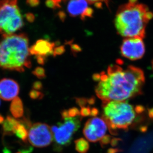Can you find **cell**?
Instances as JSON below:
<instances>
[{"label": "cell", "instance_id": "obj_1", "mask_svg": "<svg viewBox=\"0 0 153 153\" xmlns=\"http://www.w3.org/2000/svg\"><path fill=\"white\" fill-rule=\"evenodd\" d=\"M98 82L96 87L97 97L105 103L111 101H124L141 94L145 82L144 73L140 68L119 65L108 67L106 72L94 74Z\"/></svg>", "mask_w": 153, "mask_h": 153}, {"label": "cell", "instance_id": "obj_2", "mask_svg": "<svg viewBox=\"0 0 153 153\" xmlns=\"http://www.w3.org/2000/svg\"><path fill=\"white\" fill-rule=\"evenodd\" d=\"M153 17V13L147 6L138 3L137 0H129L118 10L115 25L123 37L142 39L146 25Z\"/></svg>", "mask_w": 153, "mask_h": 153}, {"label": "cell", "instance_id": "obj_3", "mask_svg": "<svg viewBox=\"0 0 153 153\" xmlns=\"http://www.w3.org/2000/svg\"><path fill=\"white\" fill-rule=\"evenodd\" d=\"M3 37L0 41V68L19 72L30 68L27 36L22 33Z\"/></svg>", "mask_w": 153, "mask_h": 153}, {"label": "cell", "instance_id": "obj_4", "mask_svg": "<svg viewBox=\"0 0 153 153\" xmlns=\"http://www.w3.org/2000/svg\"><path fill=\"white\" fill-rule=\"evenodd\" d=\"M144 111L141 106L136 108L125 101H111L103 103V118L111 133L117 130H126Z\"/></svg>", "mask_w": 153, "mask_h": 153}, {"label": "cell", "instance_id": "obj_5", "mask_svg": "<svg viewBox=\"0 0 153 153\" xmlns=\"http://www.w3.org/2000/svg\"><path fill=\"white\" fill-rule=\"evenodd\" d=\"M61 114L62 121L54 125L51 129L56 145L63 147L71 142L73 136L80 127L82 117L69 109L64 110Z\"/></svg>", "mask_w": 153, "mask_h": 153}, {"label": "cell", "instance_id": "obj_6", "mask_svg": "<svg viewBox=\"0 0 153 153\" xmlns=\"http://www.w3.org/2000/svg\"><path fill=\"white\" fill-rule=\"evenodd\" d=\"M24 25L18 0H0V34H14Z\"/></svg>", "mask_w": 153, "mask_h": 153}, {"label": "cell", "instance_id": "obj_7", "mask_svg": "<svg viewBox=\"0 0 153 153\" xmlns=\"http://www.w3.org/2000/svg\"><path fill=\"white\" fill-rule=\"evenodd\" d=\"M28 133V141L36 147H45L53 141V133L51 127L46 124H33L30 126Z\"/></svg>", "mask_w": 153, "mask_h": 153}, {"label": "cell", "instance_id": "obj_8", "mask_svg": "<svg viewBox=\"0 0 153 153\" xmlns=\"http://www.w3.org/2000/svg\"><path fill=\"white\" fill-rule=\"evenodd\" d=\"M108 124L103 118H91L85 123L83 133L87 140L96 142L105 137L108 130Z\"/></svg>", "mask_w": 153, "mask_h": 153}, {"label": "cell", "instance_id": "obj_9", "mask_svg": "<svg viewBox=\"0 0 153 153\" xmlns=\"http://www.w3.org/2000/svg\"><path fill=\"white\" fill-rule=\"evenodd\" d=\"M121 53L131 60H137L143 57L145 52L144 44L140 38H127L120 47Z\"/></svg>", "mask_w": 153, "mask_h": 153}, {"label": "cell", "instance_id": "obj_10", "mask_svg": "<svg viewBox=\"0 0 153 153\" xmlns=\"http://www.w3.org/2000/svg\"><path fill=\"white\" fill-rule=\"evenodd\" d=\"M55 44L45 39L37 40L30 48V53L36 56L37 62L43 65L45 58L50 55H53Z\"/></svg>", "mask_w": 153, "mask_h": 153}, {"label": "cell", "instance_id": "obj_11", "mask_svg": "<svg viewBox=\"0 0 153 153\" xmlns=\"http://www.w3.org/2000/svg\"><path fill=\"white\" fill-rule=\"evenodd\" d=\"M86 0H69L67 5V11L72 17L79 16L82 20L93 16V9L88 6Z\"/></svg>", "mask_w": 153, "mask_h": 153}, {"label": "cell", "instance_id": "obj_12", "mask_svg": "<svg viewBox=\"0 0 153 153\" xmlns=\"http://www.w3.org/2000/svg\"><path fill=\"white\" fill-rule=\"evenodd\" d=\"M19 92L18 82L10 78H3L0 80V98L5 101L13 100Z\"/></svg>", "mask_w": 153, "mask_h": 153}, {"label": "cell", "instance_id": "obj_13", "mask_svg": "<svg viewBox=\"0 0 153 153\" xmlns=\"http://www.w3.org/2000/svg\"><path fill=\"white\" fill-rule=\"evenodd\" d=\"M19 122L20 121L18 120L12 116L7 115L2 124V128L4 135H11L13 134L15 129L19 125Z\"/></svg>", "mask_w": 153, "mask_h": 153}, {"label": "cell", "instance_id": "obj_14", "mask_svg": "<svg viewBox=\"0 0 153 153\" xmlns=\"http://www.w3.org/2000/svg\"><path fill=\"white\" fill-rule=\"evenodd\" d=\"M10 111L15 118H19L22 117L24 113V105L19 97H16L12 100L10 107Z\"/></svg>", "mask_w": 153, "mask_h": 153}, {"label": "cell", "instance_id": "obj_15", "mask_svg": "<svg viewBox=\"0 0 153 153\" xmlns=\"http://www.w3.org/2000/svg\"><path fill=\"white\" fill-rule=\"evenodd\" d=\"M28 133L25 125L21 121L13 132V134H15L18 138L24 142L27 141V139L28 138Z\"/></svg>", "mask_w": 153, "mask_h": 153}, {"label": "cell", "instance_id": "obj_16", "mask_svg": "<svg viewBox=\"0 0 153 153\" xmlns=\"http://www.w3.org/2000/svg\"><path fill=\"white\" fill-rule=\"evenodd\" d=\"M75 149L79 153H87L90 148V145L88 141L85 139L81 138L78 139L75 142Z\"/></svg>", "mask_w": 153, "mask_h": 153}, {"label": "cell", "instance_id": "obj_17", "mask_svg": "<svg viewBox=\"0 0 153 153\" xmlns=\"http://www.w3.org/2000/svg\"><path fill=\"white\" fill-rule=\"evenodd\" d=\"M61 1V0H47L45 4L48 7L55 9L60 7Z\"/></svg>", "mask_w": 153, "mask_h": 153}, {"label": "cell", "instance_id": "obj_18", "mask_svg": "<svg viewBox=\"0 0 153 153\" xmlns=\"http://www.w3.org/2000/svg\"><path fill=\"white\" fill-rule=\"evenodd\" d=\"M33 74L39 79H43L45 76V70L41 67H38L33 71Z\"/></svg>", "mask_w": 153, "mask_h": 153}, {"label": "cell", "instance_id": "obj_19", "mask_svg": "<svg viewBox=\"0 0 153 153\" xmlns=\"http://www.w3.org/2000/svg\"><path fill=\"white\" fill-rule=\"evenodd\" d=\"M80 114L82 117H87L88 116H91V112L93 108H91L89 106H81Z\"/></svg>", "mask_w": 153, "mask_h": 153}, {"label": "cell", "instance_id": "obj_20", "mask_svg": "<svg viewBox=\"0 0 153 153\" xmlns=\"http://www.w3.org/2000/svg\"><path fill=\"white\" fill-rule=\"evenodd\" d=\"M90 4H94L99 8L102 7V3H105L106 6H108V0H86Z\"/></svg>", "mask_w": 153, "mask_h": 153}, {"label": "cell", "instance_id": "obj_21", "mask_svg": "<svg viewBox=\"0 0 153 153\" xmlns=\"http://www.w3.org/2000/svg\"><path fill=\"white\" fill-rule=\"evenodd\" d=\"M30 98L34 100L36 99H40L43 97V94L40 91H38L37 90H31L30 92Z\"/></svg>", "mask_w": 153, "mask_h": 153}, {"label": "cell", "instance_id": "obj_22", "mask_svg": "<svg viewBox=\"0 0 153 153\" xmlns=\"http://www.w3.org/2000/svg\"><path fill=\"white\" fill-rule=\"evenodd\" d=\"M65 51V48L63 46H58L56 48H55L53 51V55L54 56H55L58 55H61L62 53H63Z\"/></svg>", "mask_w": 153, "mask_h": 153}, {"label": "cell", "instance_id": "obj_23", "mask_svg": "<svg viewBox=\"0 0 153 153\" xmlns=\"http://www.w3.org/2000/svg\"><path fill=\"white\" fill-rule=\"evenodd\" d=\"M39 3V0H27V3L28 5L32 7L37 6Z\"/></svg>", "mask_w": 153, "mask_h": 153}, {"label": "cell", "instance_id": "obj_24", "mask_svg": "<svg viewBox=\"0 0 153 153\" xmlns=\"http://www.w3.org/2000/svg\"><path fill=\"white\" fill-rule=\"evenodd\" d=\"M42 88V84L40 82H36L33 84V88L34 90H40Z\"/></svg>", "mask_w": 153, "mask_h": 153}, {"label": "cell", "instance_id": "obj_25", "mask_svg": "<svg viewBox=\"0 0 153 153\" xmlns=\"http://www.w3.org/2000/svg\"><path fill=\"white\" fill-rule=\"evenodd\" d=\"M27 19L30 22H33V19H34V16L32 14H28L27 15Z\"/></svg>", "mask_w": 153, "mask_h": 153}, {"label": "cell", "instance_id": "obj_26", "mask_svg": "<svg viewBox=\"0 0 153 153\" xmlns=\"http://www.w3.org/2000/svg\"><path fill=\"white\" fill-rule=\"evenodd\" d=\"M4 119H5V118L4 117V116L1 115V114H0V124H2L3 123Z\"/></svg>", "mask_w": 153, "mask_h": 153}, {"label": "cell", "instance_id": "obj_27", "mask_svg": "<svg viewBox=\"0 0 153 153\" xmlns=\"http://www.w3.org/2000/svg\"><path fill=\"white\" fill-rule=\"evenodd\" d=\"M152 67H153V62H152Z\"/></svg>", "mask_w": 153, "mask_h": 153}, {"label": "cell", "instance_id": "obj_28", "mask_svg": "<svg viewBox=\"0 0 153 153\" xmlns=\"http://www.w3.org/2000/svg\"><path fill=\"white\" fill-rule=\"evenodd\" d=\"M21 153V152H18V153Z\"/></svg>", "mask_w": 153, "mask_h": 153}, {"label": "cell", "instance_id": "obj_29", "mask_svg": "<svg viewBox=\"0 0 153 153\" xmlns=\"http://www.w3.org/2000/svg\"><path fill=\"white\" fill-rule=\"evenodd\" d=\"M0 105H1V100H0Z\"/></svg>", "mask_w": 153, "mask_h": 153}, {"label": "cell", "instance_id": "obj_30", "mask_svg": "<svg viewBox=\"0 0 153 153\" xmlns=\"http://www.w3.org/2000/svg\"><path fill=\"white\" fill-rule=\"evenodd\" d=\"M64 1H67V0H64Z\"/></svg>", "mask_w": 153, "mask_h": 153}]
</instances>
